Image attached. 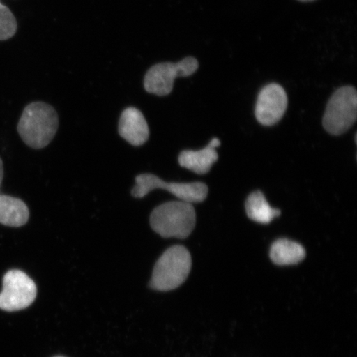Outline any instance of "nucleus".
<instances>
[{
  "instance_id": "nucleus-1",
  "label": "nucleus",
  "mask_w": 357,
  "mask_h": 357,
  "mask_svg": "<svg viewBox=\"0 0 357 357\" xmlns=\"http://www.w3.org/2000/svg\"><path fill=\"white\" fill-rule=\"evenodd\" d=\"M58 126L59 120L56 111L45 102H35L22 112L17 132L26 145L41 149L52 141Z\"/></svg>"
},
{
  "instance_id": "nucleus-2",
  "label": "nucleus",
  "mask_w": 357,
  "mask_h": 357,
  "mask_svg": "<svg viewBox=\"0 0 357 357\" xmlns=\"http://www.w3.org/2000/svg\"><path fill=\"white\" fill-rule=\"evenodd\" d=\"M150 225L162 238H188L196 225L195 209L181 200L165 203L151 213Z\"/></svg>"
},
{
  "instance_id": "nucleus-3",
  "label": "nucleus",
  "mask_w": 357,
  "mask_h": 357,
  "mask_svg": "<svg viewBox=\"0 0 357 357\" xmlns=\"http://www.w3.org/2000/svg\"><path fill=\"white\" fill-rule=\"evenodd\" d=\"M191 267L192 259L188 249L180 245H174L155 263L151 287L160 291L180 287L188 278Z\"/></svg>"
},
{
  "instance_id": "nucleus-4",
  "label": "nucleus",
  "mask_w": 357,
  "mask_h": 357,
  "mask_svg": "<svg viewBox=\"0 0 357 357\" xmlns=\"http://www.w3.org/2000/svg\"><path fill=\"white\" fill-rule=\"evenodd\" d=\"M357 117V92L354 86H342L330 98L323 125L331 135L339 136L354 126Z\"/></svg>"
},
{
  "instance_id": "nucleus-5",
  "label": "nucleus",
  "mask_w": 357,
  "mask_h": 357,
  "mask_svg": "<svg viewBox=\"0 0 357 357\" xmlns=\"http://www.w3.org/2000/svg\"><path fill=\"white\" fill-rule=\"evenodd\" d=\"M156 189L166 190L178 199L190 204L203 202L208 194V186L204 183L166 182L153 174H142L136 177L132 195L142 198Z\"/></svg>"
},
{
  "instance_id": "nucleus-6",
  "label": "nucleus",
  "mask_w": 357,
  "mask_h": 357,
  "mask_svg": "<svg viewBox=\"0 0 357 357\" xmlns=\"http://www.w3.org/2000/svg\"><path fill=\"white\" fill-rule=\"evenodd\" d=\"M199 68L196 58H184L177 63L162 62L151 66L144 78V88L150 93L166 96L173 91L174 82L177 77H188Z\"/></svg>"
},
{
  "instance_id": "nucleus-7",
  "label": "nucleus",
  "mask_w": 357,
  "mask_h": 357,
  "mask_svg": "<svg viewBox=\"0 0 357 357\" xmlns=\"http://www.w3.org/2000/svg\"><path fill=\"white\" fill-rule=\"evenodd\" d=\"M36 296L37 287L24 271L12 270L4 275L0 309L8 312L24 310L32 305Z\"/></svg>"
},
{
  "instance_id": "nucleus-8",
  "label": "nucleus",
  "mask_w": 357,
  "mask_h": 357,
  "mask_svg": "<svg viewBox=\"0 0 357 357\" xmlns=\"http://www.w3.org/2000/svg\"><path fill=\"white\" fill-rule=\"evenodd\" d=\"M288 96L284 88L276 83L262 88L257 98L255 114L257 121L265 126L278 123L287 109Z\"/></svg>"
},
{
  "instance_id": "nucleus-9",
  "label": "nucleus",
  "mask_w": 357,
  "mask_h": 357,
  "mask_svg": "<svg viewBox=\"0 0 357 357\" xmlns=\"http://www.w3.org/2000/svg\"><path fill=\"white\" fill-rule=\"evenodd\" d=\"M120 136L132 146H142L149 138V128L144 114L139 109L128 108L123 112L119 120Z\"/></svg>"
},
{
  "instance_id": "nucleus-10",
  "label": "nucleus",
  "mask_w": 357,
  "mask_h": 357,
  "mask_svg": "<svg viewBox=\"0 0 357 357\" xmlns=\"http://www.w3.org/2000/svg\"><path fill=\"white\" fill-rule=\"evenodd\" d=\"M221 142L218 138H213L208 145L199 151H183L178 156V163L182 167L190 169L199 175L207 174L218 159L216 147Z\"/></svg>"
},
{
  "instance_id": "nucleus-11",
  "label": "nucleus",
  "mask_w": 357,
  "mask_h": 357,
  "mask_svg": "<svg viewBox=\"0 0 357 357\" xmlns=\"http://www.w3.org/2000/svg\"><path fill=\"white\" fill-rule=\"evenodd\" d=\"M306 257L305 248L294 241L281 238L271 245L270 257L278 266L297 265Z\"/></svg>"
},
{
  "instance_id": "nucleus-12",
  "label": "nucleus",
  "mask_w": 357,
  "mask_h": 357,
  "mask_svg": "<svg viewBox=\"0 0 357 357\" xmlns=\"http://www.w3.org/2000/svg\"><path fill=\"white\" fill-rule=\"evenodd\" d=\"M29 218V209L24 201L0 195V223L4 226L20 227Z\"/></svg>"
},
{
  "instance_id": "nucleus-13",
  "label": "nucleus",
  "mask_w": 357,
  "mask_h": 357,
  "mask_svg": "<svg viewBox=\"0 0 357 357\" xmlns=\"http://www.w3.org/2000/svg\"><path fill=\"white\" fill-rule=\"evenodd\" d=\"M245 211L250 220L261 225H268L281 214L280 209L271 206L261 191H255L249 195L245 202Z\"/></svg>"
},
{
  "instance_id": "nucleus-14",
  "label": "nucleus",
  "mask_w": 357,
  "mask_h": 357,
  "mask_svg": "<svg viewBox=\"0 0 357 357\" xmlns=\"http://www.w3.org/2000/svg\"><path fill=\"white\" fill-rule=\"evenodd\" d=\"M17 21L7 6L0 2V41L13 37L17 32Z\"/></svg>"
},
{
  "instance_id": "nucleus-15",
  "label": "nucleus",
  "mask_w": 357,
  "mask_h": 357,
  "mask_svg": "<svg viewBox=\"0 0 357 357\" xmlns=\"http://www.w3.org/2000/svg\"><path fill=\"white\" fill-rule=\"evenodd\" d=\"M3 178V166L1 158H0V185H1V183Z\"/></svg>"
},
{
  "instance_id": "nucleus-16",
  "label": "nucleus",
  "mask_w": 357,
  "mask_h": 357,
  "mask_svg": "<svg viewBox=\"0 0 357 357\" xmlns=\"http://www.w3.org/2000/svg\"><path fill=\"white\" fill-rule=\"evenodd\" d=\"M298 1H301V2H312V1H314V0H298Z\"/></svg>"
}]
</instances>
